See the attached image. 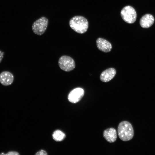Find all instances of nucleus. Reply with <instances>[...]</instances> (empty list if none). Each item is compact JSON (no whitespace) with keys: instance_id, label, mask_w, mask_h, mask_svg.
<instances>
[{"instance_id":"f257e3e1","label":"nucleus","mask_w":155,"mask_h":155,"mask_svg":"<svg viewBox=\"0 0 155 155\" xmlns=\"http://www.w3.org/2000/svg\"><path fill=\"white\" fill-rule=\"evenodd\" d=\"M69 24L72 30L80 34L85 33L88 27V20L81 16H75L73 17L70 19Z\"/></svg>"},{"instance_id":"f03ea898","label":"nucleus","mask_w":155,"mask_h":155,"mask_svg":"<svg viewBox=\"0 0 155 155\" xmlns=\"http://www.w3.org/2000/svg\"><path fill=\"white\" fill-rule=\"evenodd\" d=\"M117 131L119 138L123 141L130 140L134 135L132 126L127 121H123L120 123L118 126Z\"/></svg>"},{"instance_id":"7ed1b4c3","label":"nucleus","mask_w":155,"mask_h":155,"mask_svg":"<svg viewBox=\"0 0 155 155\" xmlns=\"http://www.w3.org/2000/svg\"><path fill=\"white\" fill-rule=\"evenodd\" d=\"M121 15L123 20L129 24H132L136 21V12L132 7L128 5L124 7L121 11Z\"/></svg>"},{"instance_id":"20e7f679","label":"nucleus","mask_w":155,"mask_h":155,"mask_svg":"<svg viewBox=\"0 0 155 155\" xmlns=\"http://www.w3.org/2000/svg\"><path fill=\"white\" fill-rule=\"evenodd\" d=\"M48 23V19L45 17H42L35 21L32 26V29L36 34L41 35L46 30Z\"/></svg>"},{"instance_id":"39448f33","label":"nucleus","mask_w":155,"mask_h":155,"mask_svg":"<svg viewBox=\"0 0 155 155\" xmlns=\"http://www.w3.org/2000/svg\"><path fill=\"white\" fill-rule=\"evenodd\" d=\"M58 64L61 69L66 72L73 70L75 67L74 60L71 57L67 55L62 56L59 58Z\"/></svg>"},{"instance_id":"423d86ee","label":"nucleus","mask_w":155,"mask_h":155,"mask_svg":"<svg viewBox=\"0 0 155 155\" xmlns=\"http://www.w3.org/2000/svg\"><path fill=\"white\" fill-rule=\"evenodd\" d=\"M84 89L80 88H75L71 90L69 94L68 98L70 102L76 103L80 101L84 95Z\"/></svg>"},{"instance_id":"0eeeda50","label":"nucleus","mask_w":155,"mask_h":155,"mask_svg":"<svg viewBox=\"0 0 155 155\" xmlns=\"http://www.w3.org/2000/svg\"><path fill=\"white\" fill-rule=\"evenodd\" d=\"M96 44L98 49L104 53L110 52L112 49V45L111 43L107 40L101 38L97 39Z\"/></svg>"},{"instance_id":"6e6552de","label":"nucleus","mask_w":155,"mask_h":155,"mask_svg":"<svg viewBox=\"0 0 155 155\" xmlns=\"http://www.w3.org/2000/svg\"><path fill=\"white\" fill-rule=\"evenodd\" d=\"M13 80V75L10 72L5 71L0 73V82L3 85L8 86L11 85Z\"/></svg>"},{"instance_id":"1a4fd4ad","label":"nucleus","mask_w":155,"mask_h":155,"mask_svg":"<svg viewBox=\"0 0 155 155\" xmlns=\"http://www.w3.org/2000/svg\"><path fill=\"white\" fill-rule=\"evenodd\" d=\"M116 73V70L114 68H110L103 71L100 76V79L102 82H106L113 79Z\"/></svg>"},{"instance_id":"9d476101","label":"nucleus","mask_w":155,"mask_h":155,"mask_svg":"<svg viewBox=\"0 0 155 155\" xmlns=\"http://www.w3.org/2000/svg\"><path fill=\"white\" fill-rule=\"evenodd\" d=\"M104 138L108 142L113 143L115 142L117 138V133L114 128H110L105 130L103 133Z\"/></svg>"},{"instance_id":"9b49d317","label":"nucleus","mask_w":155,"mask_h":155,"mask_svg":"<svg viewBox=\"0 0 155 155\" xmlns=\"http://www.w3.org/2000/svg\"><path fill=\"white\" fill-rule=\"evenodd\" d=\"M154 21L153 16L150 14H146L143 16L140 20L141 26L144 28H148L151 26Z\"/></svg>"},{"instance_id":"f8f14e48","label":"nucleus","mask_w":155,"mask_h":155,"mask_svg":"<svg viewBox=\"0 0 155 155\" xmlns=\"http://www.w3.org/2000/svg\"><path fill=\"white\" fill-rule=\"evenodd\" d=\"M65 137V134L59 130H56L53 134V139L57 141H61L63 140Z\"/></svg>"},{"instance_id":"ddd939ff","label":"nucleus","mask_w":155,"mask_h":155,"mask_svg":"<svg viewBox=\"0 0 155 155\" xmlns=\"http://www.w3.org/2000/svg\"><path fill=\"white\" fill-rule=\"evenodd\" d=\"M36 154L37 155H46L47 154V153L44 150H41L37 152Z\"/></svg>"},{"instance_id":"4468645a","label":"nucleus","mask_w":155,"mask_h":155,"mask_svg":"<svg viewBox=\"0 0 155 155\" xmlns=\"http://www.w3.org/2000/svg\"><path fill=\"white\" fill-rule=\"evenodd\" d=\"M19 154L17 152L15 151H11L8 152L5 155H18Z\"/></svg>"},{"instance_id":"2eb2a0df","label":"nucleus","mask_w":155,"mask_h":155,"mask_svg":"<svg viewBox=\"0 0 155 155\" xmlns=\"http://www.w3.org/2000/svg\"><path fill=\"white\" fill-rule=\"evenodd\" d=\"M4 53L0 50V63L1 62L3 57Z\"/></svg>"},{"instance_id":"dca6fc26","label":"nucleus","mask_w":155,"mask_h":155,"mask_svg":"<svg viewBox=\"0 0 155 155\" xmlns=\"http://www.w3.org/2000/svg\"><path fill=\"white\" fill-rule=\"evenodd\" d=\"M0 155H5V154L4 153H2L1 154H0Z\"/></svg>"}]
</instances>
